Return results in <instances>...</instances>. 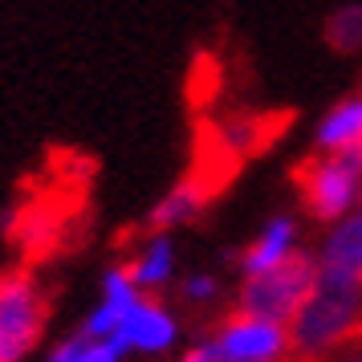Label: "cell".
<instances>
[{
	"mask_svg": "<svg viewBox=\"0 0 362 362\" xmlns=\"http://www.w3.org/2000/svg\"><path fill=\"white\" fill-rule=\"evenodd\" d=\"M362 334V277L317 264L305 301L289 322V346L301 358L346 350Z\"/></svg>",
	"mask_w": 362,
	"mask_h": 362,
	"instance_id": "cell-1",
	"label": "cell"
},
{
	"mask_svg": "<svg viewBox=\"0 0 362 362\" xmlns=\"http://www.w3.org/2000/svg\"><path fill=\"white\" fill-rule=\"evenodd\" d=\"M285 354H293L289 326L245 310H232L216 329L183 350L187 362H281Z\"/></svg>",
	"mask_w": 362,
	"mask_h": 362,
	"instance_id": "cell-2",
	"label": "cell"
},
{
	"mask_svg": "<svg viewBox=\"0 0 362 362\" xmlns=\"http://www.w3.org/2000/svg\"><path fill=\"white\" fill-rule=\"evenodd\" d=\"M49 329V297L33 273H0V362L37 354Z\"/></svg>",
	"mask_w": 362,
	"mask_h": 362,
	"instance_id": "cell-3",
	"label": "cell"
},
{
	"mask_svg": "<svg viewBox=\"0 0 362 362\" xmlns=\"http://www.w3.org/2000/svg\"><path fill=\"white\" fill-rule=\"evenodd\" d=\"M313 273H317V257L297 248L289 261L273 264L264 273H252V277H240V289H236V310L245 313H261V317H273V322H293L297 305L305 301L313 285Z\"/></svg>",
	"mask_w": 362,
	"mask_h": 362,
	"instance_id": "cell-4",
	"label": "cell"
},
{
	"mask_svg": "<svg viewBox=\"0 0 362 362\" xmlns=\"http://www.w3.org/2000/svg\"><path fill=\"white\" fill-rule=\"evenodd\" d=\"M297 192H301V204L310 220L317 224H334L342 220L346 212L358 208L362 196V163L350 159V155H322L297 171Z\"/></svg>",
	"mask_w": 362,
	"mask_h": 362,
	"instance_id": "cell-5",
	"label": "cell"
},
{
	"mask_svg": "<svg viewBox=\"0 0 362 362\" xmlns=\"http://www.w3.org/2000/svg\"><path fill=\"white\" fill-rule=\"evenodd\" d=\"M122 354H171L180 346V317L159 293H139L115 329Z\"/></svg>",
	"mask_w": 362,
	"mask_h": 362,
	"instance_id": "cell-6",
	"label": "cell"
},
{
	"mask_svg": "<svg viewBox=\"0 0 362 362\" xmlns=\"http://www.w3.org/2000/svg\"><path fill=\"white\" fill-rule=\"evenodd\" d=\"M297 248H301V228H297V220L293 216H273V220L240 248L236 269H240V277H252V273H264V269H273V264L289 261Z\"/></svg>",
	"mask_w": 362,
	"mask_h": 362,
	"instance_id": "cell-7",
	"label": "cell"
},
{
	"mask_svg": "<svg viewBox=\"0 0 362 362\" xmlns=\"http://www.w3.org/2000/svg\"><path fill=\"white\" fill-rule=\"evenodd\" d=\"M127 273H131V281L143 293H163V289H171L175 277H180V257H175L171 232H163V228L147 232L143 248L127 261Z\"/></svg>",
	"mask_w": 362,
	"mask_h": 362,
	"instance_id": "cell-8",
	"label": "cell"
},
{
	"mask_svg": "<svg viewBox=\"0 0 362 362\" xmlns=\"http://www.w3.org/2000/svg\"><path fill=\"white\" fill-rule=\"evenodd\" d=\"M313 147L322 155H350L362 163V94L329 106L313 131Z\"/></svg>",
	"mask_w": 362,
	"mask_h": 362,
	"instance_id": "cell-9",
	"label": "cell"
},
{
	"mask_svg": "<svg viewBox=\"0 0 362 362\" xmlns=\"http://www.w3.org/2000/svg\"><path fill=\"white\" fill-rule=\"evenodd\" d=\"M208 199H212V187L204 180H196V175H187V180H180L147 212V232H155V228L175 232V228H183V224H192V220H199V212L208 208Z\"/></svg>",
	"mask_w": 362,
	"mask_h": 362,
	"instance_id": "cell-10",
	"label": "cell"
},
{
	"mask_svg": "<svg viewBox=\"0 0 362 362\" xmlns=\"http://www.w3.org/2000/svg\"><path fill=\"white\" fill-rule=\"evenodd\" d=\"M49 362H118L122 358V350H118L110 338H98V334H90V329H74L66 334L62 342L49 346Z\"/></svg>",
	"mask_w": 362,
	"mask_h": 362,
	"instance_id": "cell-11",
	"label": "cell"
},
{
	"mask_svg": "<svg viewBox=\"0 0 362 362\" xmlns=\"http://www.w3.org/2000/svg\"><path fill=\"white\" fill-rule=\"evenodd\" d=\"M326 45L334 53H362V0L342 4L326 17Z\"/></svg>",
	"mask_w": 362,
	"mask_h": 362,
	"instance_id": "cell-12",
	"label": "cell"
},
{
	"mask_svg": "<svg viewBox=\"0 0 362 362\" xmlns=\"http://www.w3.org/2000/svg\"><path fill=\"white\" fill-rule=\"evenodd\" d=\"M220 293H224V285H220V277H216V273H187V277L180 281V297L192 305V310L220 301Z\"/></svg>",
	"mask_w": 362,
	"mask_h": 362,
	"instance_id": "cell-13",
	"label": "cell"
}]
</instances>
